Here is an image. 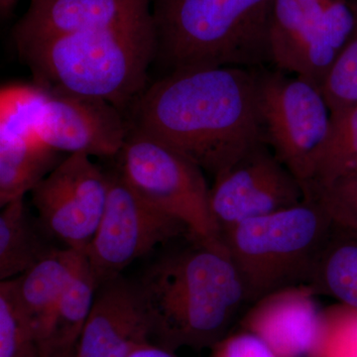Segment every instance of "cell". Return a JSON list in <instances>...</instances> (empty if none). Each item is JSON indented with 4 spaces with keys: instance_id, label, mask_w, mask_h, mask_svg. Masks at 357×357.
<instances>
[{
    "instance_id": "cell-1",
    "label": "cell",
    "mask_w": 357,
    "mask_h": 357,
    "mask_svg": "<svg viewBox=\"0 0 357 357\" xmlns=\"http://www.w3.org/2000/svg\"><path fill=\"white\" fill-rule=\"evenodd\" d=\"M128 119L131 128L172 147L213 178L267 144L256 69L168 73L148 84Z\"/></svg>"
},
{
    "instance_id": "cell-2",
    "label": "cell",
    "mask_w": 357,
    "mask_h": 357,
    "mask_svg": "<svg viewBox=\"0 0 357 357\" xmlns=\"http://www.w3.org/2000/svg\"><path fill=\"white\" fill-rule=\"evenodd\" d=\"M138 290L160 347L211 349L229 333L246 304L243 282L223 243L194 237L189 248L162 256Z\"/></svg>"
},
{
    "instance_id": "cell-3",
    "label": "cell",
    "mask_w": 357,
    "mask_h": 357,
    "mask_svg": "<svg viewBox=\"0 0 357 357\" xmlns=\"http://www.w3.org/2000/svg\"><path fill=\"white\" fill-rule=\"evenodd\" d=\"M40 89L107 100L128 115L156 61L153 20L17 47Z\"/></svg>"
},
{
    "instance_id": "cell-4",
    "label": "cell",
    "mask_w": 357,
    "mask_h": 357,
    "mask_svg": "<svg viewBox=\"0 0 357 357\" xmlns=\"http://www.w3.org/2000/svg\"><path fill=\"white\" fill-rule=\"evenodd\" d=\"M275 0H151L155 62L168 73L272 64Z\"/></svg>"
},
{
    "instance_id": "cell-5",
    "label": "cell",
    "mask_w": 357,
    "mask_h": 357,
    "mask_svg": "<svg viewBox=\"0 0 357 357\" xmlns=\"http://www.w3.org/2000/svg\"><path fill=\"white\" fill-rule=\"evenodd\" d=\"M332 220L314 199L245 220L222 234L246 304L267 294L307 284Z\"/></svg>"
},
{
    "instance_id": "cell-6",
    "label": "cell",
    "mask_w": 357,
    "mask_h": 357,
    "mask_svg": "<svg viewBox=\"0 0 357 357\" xmlns=\"http://www.w3.org/2000/svg\"><path fill=\"white\" fill-rule=\"evenodd\" d=\"M117 157V172L148 203L184 223L192 237L223 243L211 213V188L197 164L132 128Z\"/></svg>"
},
{
    "instance_id": "cell-7",
    "label": "cell",
    "mask_w": 357,
    "mask_h": 357,
    "mask_svg": "<svg viewBox=\"0 0 357 357\" xmlns=\"http://www.w3.org/2000/svg\"><path fill=\"white\" fill-rule=\"evenodd\" d=\"M356 24V11L347 0H275L272 65L319 88Z\"/></svg>"
},
{
    "instance_id": "cell-8",
    "label": "cell",
    "mask_w": 357,
    "mask_h": 357,
    "mask_svg": "<svg viewBox=\"0 0 357 357\" xmlns=\"http://www.w3.org/2000/svg\"><path fill=\"white\" fill-rule=\"evenodd\" d=\"M265 139L302 184L325 142L331 112L321 89L304 77L266 68L256 69Z\"/></svg>"
},
{
    "instance_id": "cell-9",
    "label": "cell",
    "mask_w": 357,
    "mask_h": 357,
    "mask_svg": "<svg viewBox=\"0 0 357 357\" xmlns=\"http://www.w3.org/2000/svg\"><path fill=\"white\" fill-rule=\"evenodd\" d=\"M109 176L107 204L86 252L96 289L157 246L192 237L184 223L148 203L117 171Z\"/></svg>"
},
{
    "instance_id": "cell-10",
    "label": "cell",
    "mask_w": 357,
    "mask_h": 357,
    "mask_svg": "<svg viewBox=\"0 0 357 357\" xmlns=\"http://www.w3.org/2000/svg\"><path fill=\"white\" fill-rule=\"evenodd\" d=\"M109 174L84 154H70L32 190L45 230L65 248L86 253L102 220Z\"/></svg>"
},
{
    "instance_id": "cell-11",
    "label": "cell",
    "mask_w": 357,
    "mask_h": 357,
    "mask_svg": "<svg viewBox=\"0 0 357 357\" xmlns=\"http://www.w3.org/2000/svg\"><path fill=\"white\" fill-rule=\"evenodd\" d=\"M40 89L32 128L45 145L69 155L119 154L131 130L128 115L102 98Z\"/></svg>"
},
{
    "instance_id": "cell-12",
    "label": "cell",
    "mask_w": 357,
    "mask_h": 357,
    "mask_svg": "<svg viewBox=\"0 0 357 357\" xmlns=\"http://www.w3.org/2000/svg\"><path fill=\"white\" fill-rule=\"evenodd\" d=\"M306 199L304 185L267 144L215 178L211 210L220 234L252 218L292 208Z\"/></svg>"
},
{
    "instance_id": "cell-13",
    "label": "cell",
    "mask_w": 357,
    "mask_h": 357,
    "mask_svg": "<svg viewBox=\"0 0 357 357\" xmlns=\"http://www.w3.org/2000/svg\"><path fill=\"white\" fill-rule=\"evenodd\" d=\"M156 344L153 324L136 283L121 275L96 289L77 357H128Z\"/></svg>"
},
{
    "instance_id": "cell-14",
    "label": "cell",
    "mask_w": 357,
    "mask_h": 357,
    "mask_svg": "<svg viewBox=\"0 0 357 357\" xmlns=\"http://www.w3.org/2000/svg\"><path fill=\"white\" fill-rule=\"evenodd\" d=\"M151 0H30L14 25L16 48L75 33L151 20Z\"/></svg>"
},
{
    "instance_id": "cell-15",
    "label": "cell",
    "mask_w": 357,
    "mask_h": 357,
    "mask_svg": "<svg viewBox=\"0 0 357 357\" xmlns=\"http://www.w3.org/2000/svg\"><path fill=\"white\" fill-rule=\"evenodd\" d=\"M316 297L307 284L273 291L250 304L239 330L259 338L277 357H307L321 311Z\"/></svg>"
},
{
    "instance_id": "cell-16",
    "label": "cell",
    "mask_w": 357,
    "mask_h": 357,
    "mask_svg": "<svg viewBox=\"0 0 357 357\" xmlns=\"http://www.w3.org/2000/svg\"><path fill=\"white\" fill-rule=\"evenodd\" d=\"M0 206L24 198L60 163L59 152L35 135L32 122L20 114H0Z\"/></svg>"
},
{
    "instance_id": "cell-17",
    "label": "cell",
    "mask_w": 357,
    "mask_h": 357,
    "mask_svg": "<svg viewBox=\"0 0 357 357\" xmlns=\"http://www.w3.org/2000/svg\"><path fill=\"white\" fill-rule=\"evenodd\" d=\"M86 258L75 249L53 248L15 278L18 295L43 345L53 312Z\"/></svg>"
},
{
    "instance_id": "cell-18",
    "label": "cell",
    "mask_w": 357,
    "mask_h": 357,
    "mask_svg": "<svg viewBox=\"0 0 357 357\" xmlns=\"http://www.w3.org/2000/svg\"><path fill=\"white\" fill-rule=\"evenodd\" d=\"M307 284L317 296L357 307V229L333 223Z\"/></svg>"
},
{
    "instance_id": "cell-19",
    "label": "cell",
    "mask_w": 357,
    "mask_h": 357,
    "mask_svg": "<svg viewBox=\"0 0 357 357\" xmlns=\"http://www.w3.org/2000/svg\"><path fill=\"white\" fill-rule=\"evenodd\" d=\"M96 285L88 258L66 289L52 316L42 356L77 351V344L95 301Z\"/></svg>"
},
{
    "instance_id": "cell-20",
    "label": "cell",
    "mask_w": 357,
    "mask_h": 357,
    "mask_svg": "<svg viewBox=\"0 0 357 357\" xmlns=\"http://www.w3.org/2000/svg\"><path fill=\"white\" fill-rule=\"evenodd\" d=\"M0 213V280L17 278L49 250L28 217L24 198L13 199Z\"/></svg>"
},
{
    "instance_id": "cell-21",
    "label": "cell",
    "mask_w": 357,
    "mask_h": 357,
    "mask_svg": "<svg viewBox=\"0 0 357 357\" xmlns=\"http://www.w3.org/2000/svg\"><path fill=\"white\" fill-rule=\"evenodd\" d=\"M354 172H357V105L331 114L328 135L303 184L305 194Z\"/></svg>"
},
{
    "instance_id": "cell-22",
    "label": "cell",
    "mask_w": 357,
    "mask_h": 357,
    "mask_svg": "<svg viewBox=\"0 0 357 357\" xmlns=\"http://www.w3.org/2000/svg\"><path fill=\"white\" fill-rule=\"evenodd\" d=\"M36 328L25 311L15 278L0 283V357H41Z\"/></svg>"
},
{
    "instance_id": "cell-23",
    "label": "cell",
    "mask_w": 357,
    "mask_h": 357,
    "mask_svg": "<svg viewBox=\"0 0 357 357\" xmlns=\"http://www.w3.org/2000/svg\"><path fill=\"white\" fill-rule=\"evenodd\" d=\"M307 357H357V307L337 303L321 310Z\"/></svg>"
},
{
    "instance_id": "cell-24",
    "label": "cell",
    "mask_w": 357,
    "mask_h": 357,
    "mask_svg": "<svg viewBox=\"0 0 357 357\" xmlns=\"http://www.w3.org/2000/svg\"><path fill=\"white\" fill-rule=\"evenodd\" d=\"M354 33L328 70L321 89L331 114L357 105V6Z\"/></svg>"
},
{
    "instance_id": "cell-25",
    "label": "cell",
    "mask_w": 357,
    "mask_h": 357,
    "mask_svg": "<svg viewBox=\"0 0 357 357\" xmlns=\"http://www.w3.org/2000/svg\"><path fill=\"white\" fill-rule=\"evenodd\" d=\"M306 198L314 199L335 225L357 229V172L307 192Z\"/></svg>"
},
{
    "instance_id": "cell-26",
    "label": "cell",
    "mask_w": 357,
    "mask_h": 357,
    "mask_svg": "<svg viewBox=\"0 0 357 357\" xmlns=\"http://www.w3.org/2000/svg\"><path fill=\"white\" fill-rule=\"evenodd\" d=\"M208 357H277L259 338L248 332L229 333L213 345Z\"/></svg>"
},
{
    "instance_id": "cell-27",
    "label": "cell",
    "mask_w": 357,
    "mask_h": 357,
    "mask_svg": "<svg viewBox=\"0 0 357 357\" xmlns=\"http://www.w3.org/2000/svg\"><path fill=\"white\" fill-rule=\"evenodd\" d=\"M128 357H178L176 351L160 347L158 344H150L143 345L136 349Z\"/></svg>"
},
{
    "instance_id": "cell-28",
    "label": "cell",
    "mask_w": 357,
    "mask_h": 357,
    "mask_svg": "<svg viewBox=\"0 0 357 357\" xmlns=\"http://www.w3.org/2000/svg\"><path fill=\"white\" fill-rule=\"evenodd\" d=\"M20 0H0V15L2 20L8 17Z\"/></svg>"
},
{
    "instance_id": "cell-29",
    "label": "cell",
    "mask_w": 357,
    "mask_h": 357,
    "mask_svg": "<svg viewBox=\"0 0 357 357\" xmlns=\"http://www.w3.org/2000/svg\"><path fill=\"white\" fill-rule=\"evenodd\" d=\"M41 357H77V351L59 352V354H46Z\"/></svg>"
}]
</instances>
